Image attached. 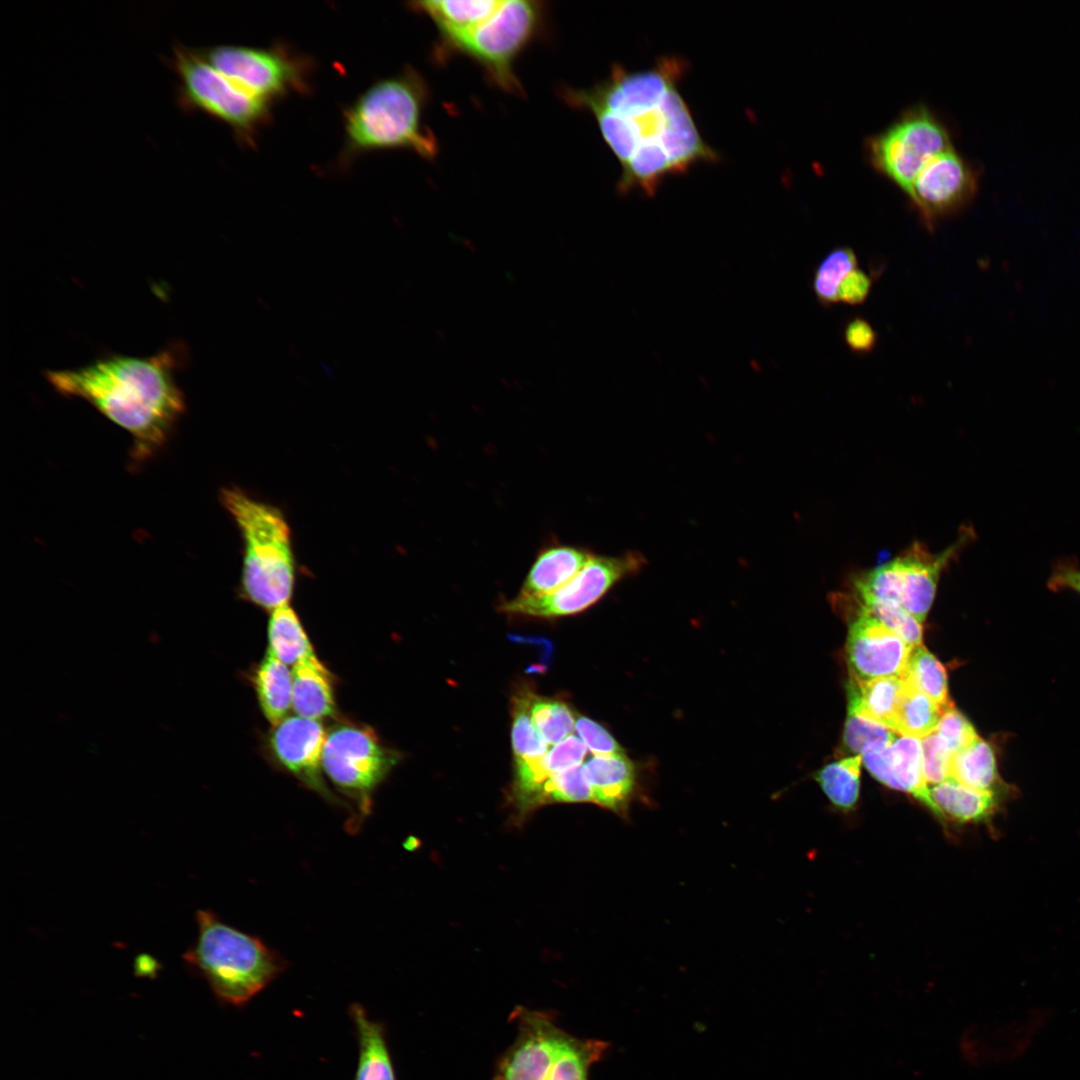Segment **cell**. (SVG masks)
<instances>
[{
    "mask_svg": "<svg viewBox=\"0 0 1080 1080\" xmlns=\"http://www.w3.org/2000/svg\"><path fill=\"white\" fill-rule=\"evenodd\" d=\"M512 1018L517 1037L493 1080H588L590 1067L609 1046L602 1040L572 1036L544 1012L518 1007Z\"/></svg>",
    "mask_w": 1080,
    "mask_h": 1080,
    "instance_id": "obj_8",
    "label": "cell"
},
{
    "mask_svg": "<svg viewBox=\"0 0 1080 1080\" xmlns=\"http://www.w3.org/2000/svg\"><path fill=\"white\" fill-rule=\"evenodd\" d=\"M545 4L533 0H499L495 9L466 31L437 42L434 57L440 62L462 55L478 64L488 80L505 92L521 95L523 88L514 65L542 32Z\"/></svg>",
    "mask_w": 1080,
    "mask_h": 1080,
    "instance_id": "obj_6",
    "label": "cell"
},
{
    "mask_svg": "<svg viewBox=\"0 0 1080 1080\" xmlns=\"http://www.w3.org/2000/svg\"><path fill=\"white\" fill-rule=\"evenodd\" d=\"M1047 588L1055 593L1071 591L1080 595V562L1074 556L1055 560L1047 580Z\"/></svg>",
    "mask_w": 1080,
    "mask_h": 1080,
    "instance_id": "obj_41",
    "label": "cell"
},
{
    "mask_svg": "<svg viewBox=\"0 0 1080 1080\" xmlns=\"http://www.w3.org/2000/svg\"><path fill=\"white\" fill-rule=\"evenodd\" d=\"M843 337L848 348L857 354L871 352L877 343V333L872 325L866 319L858 316L846 323Z\"/></svg>",
    "mask_w": 1080,
    "mask_h": 1080,
    "instance_id": "obj_42",
    "label": "cell"
},
{
    "mask_svg": "<svg viewBox=\"0 0 1080 1080\" xmlns=\"http://www.w3.org/2000/svg\"><path fill=\"white\" fill-rule=\"evenodd\" d=\"M865 146L872 167L903 191L926 164L953 148L948 128L924 105L904 111Z\"/></svg>",
    "mask_w": 1080,
    "mask_h": 1080,
    "instance_id": "obj_12",
    "label": "cell"
},
{
    "mask_svg": "<svg viewBox=\"0 0 1080 1080\" xmlns=\"http://www.w3.org/2000/svg\"><path fill=\"white\" fill-rule=\"evenodd\" d=\"M220 500L243 542L240 595L268 611L289 604L296 560L292 533L284 513L238 487L224 488Z\"/></svg>",
    "mask_w": 1080,
    "mask_h": 1080,
    "instance_id": "obj_4",
    "label": "cell"
},
{
    "mask_svg": "<svg viewBox=\"0 0 1080 1080\" xmlns=\"http://www.w3.org/2000/svg\"><path fill=\"white\" fill-rule=\"evenodd\" d=\"M903 687L904 681L900 676H884L867 681L850 678L847 685L848 713L892 730Z\"/></svg>",
    "mask_w": 1080,
    "mask_h": 1080,
    "instance_id": "obj_26",
    "label": "cell"
},
{
    "mask_svg": "<svg viewBox=\"0 0 1080 1080\" xmlns=\"http://www.w3.org/2000/svg\"><path fill=\"white\" fill-rule=\"evenodd\" d=\"M267 638L268 650L288 666H294L315 653L297 613L290 604L270 612Z\"/></svg>",
    "mask_w": 1080,
    "mask_h": 1080,
    "instance_id": "obj_27",
    "label": "cell"
},
{
    "mask_svg": "<svg viewBox=\"0 0 1080 1080\" xmlns=\"http://www.w3.org/2000/svg\"><path fill=\"white\" fill-rule=\"evenodd\" d=\"M532 692L520 690L512 699V750L514 761L535 760L548 752V744L530 716Z\"/></svg>",
    "mask_w": 1080,
    "mask_h": 1080,
    "instance_id": "obj_31",
    "label": "cell"
},
{
    "mask_svg": "<svg viewBox=\"0 0 1080 1080\" xmlns=\"http://www.w3.org/2000/svg\"><path fill=\"white\" fill-rule=\"evenodd\" d=\"M872 288V277L865 271L855 268L841 282L838 290V302L856 306L863 304Z\"/></svg>",
    "mask_w": 1080,
    "mask_h": 1080,
    "instance_id": "obj_43",
    "label": "cell"
},
{
    "mask_svg": "<svg viewBox=\"0 0 1080 1080\" xmlns=\"http://www.w3.org/2000/svg\"><path fill=\"white\" fill-rule=\"evenodd\" d=\"M646 565L640 552L618 556L594 555L568 583L556 591L539 596L519 595L502 601L503 613L542 619L579 614L602 599L618 582L637 574Z\"/></svg>",
    "mask_w": 1080,
    "mask_h": 1080,
    "instance_id": "obj_13",
    "label": "cell"
},
{
    "mask_svg": "<svg viewBox=\"0 0 1080 1080\" xmlns=\"http://www.w3.org/2000/svg\"><path fill=\"white\" fill-rule=\"evenodd\" d=\"M358 1042V1062L352 1080H396L383 1023L371 1019L357 1003L349 1008Z\"/></svg>",
    "mask_w": 1080,
    "mask_h": 1080,
    "instance_id": "obj_24",
    "label": "cell"
},
{
    "mask_svg": "<svg viewBox=\"0 0 1080 1080\" xmlns=\"http://www.w3.org/2000/svg\"><path fill=\"white\" fill-rule=\"evenodd\" d=\"M595 554L582 546L551 539L537 551L519 595L552 593L573 579Z\"/></svg>",
    "mask_w": 1080,
    "mask_h": 1080,
    "instance_id": "obj_20",
    "label": "cell"
},
{
    "mask_svg": "<svg viewBox=\"0 0 1080 1080\" xmlns=\"http://www.w3.org/2000/svg\"><path fill=\"white\" fill-rule=\"evenodd\" d=\"M575 730L587 749L595 755L624 753L620 744L602 725L586 716L576 718Z\"/></svg>",
    "mask_w": 1080,
    "mask_h": 1080,
    "instance_id": "obj_40",
    "label": "cell"
},
{
    "mask_svg": "<svg viewBox=\"0 0 1080 1080\" xmlns=\"http://www.w3.org/2000/svg\"><path fill=\"white\" fill-rule=\"evenodd\" d=\"M593 803L626 815L636 788V769L624 754L594 755L583 764Z\"/></svg>",
    "mask_w": 1080,
    "mask_h": 1080,
    "instance_id": "obj_21",
    "label": "cell"
},
{
    "mask_svg": "<svg viewBox=\"0 0 1080 1080\" xmlns=\"http://www.w3.org/2000/svg\"><path fill=\"white\" fill-rule=\"evenodd\" d=\"M974 535L971 528H966L952 545L937 554L914 542L896 557L854 575L851 592L859 598L899 604L922 624L942 572Z\"/></svg>",
    "mask_w": 1080,
    "mask_h": 1080,
    "instance_id": "obj_9",
    "label": "cell"
},
{
    "mask_svg": "<svg viewBox=\"0 0 1080 1080\" xmlns=\"http://www.w3.org/2000/svg\"><path fill=\"white\" fill-rule=\"evenodd\" d=\"M185 355L182 344H173L148 357L108 354L44 376L58 393L87 401L130 433L133 457L145 460L164 445L185 410L176 380Z\"/></svg>",
    "mask_w": 1080,
    "mask_h": 1080,
    "instance_id": "obj_2",
    "label": "cell"
},
{
    "mask_svg": "<svg viewBox=\"0 0 1080 1080\" xmlns=\"http://www.w3.org/2000/svg\"><path fill=\"white\" fill-rule=\"evenodd\" d=\"M852 609L846 654L850 678L858 681L901 676L913 646L871 615L851 594H839Z\"/></svg>",
    "mask_w": 1080,
    "mask_h": 1080,
    "instance_id": "obj_15",
    "label": "cell"
},
{
    "mask_svg": "<svg viewBox=\"0 0 1080 1080\" xmlns=\"http://www.w3.org/2000/svg\"><path fill=\"white\" fill-rule=\"evenodd\" d=\"M326 730L322 723L298 715L287 716L268 735L272 759L290 775L330 803L342 805L327 786L322 768Z\"/></svg>",
    "mask_w": 1080,
    "mask_h": 1080,
    "instance_id": "obj_16",
    "label": "cell"
},
{
    "mask_svg": "<svg viewBox=\"0 0 1080 1080\" xmlns=\"http://www.w3.org/2000/svg\"><path fill=\"white\" fill-rule=\"evenodd\" d=\"M1051 1018L1027 1014L975 1027L965 1039L968 1061L979 1066L1017 1062L1033 1048Z\"/></svg>",
    "mask_w": 1080,
    "mask_h": 1080,
    "instance_id": "obj_17",
    "label": "cell"
},
{
    "mask_svg": "<svg viewBox=\"0 0 1080 1080\" xmlns=\"http://www.w3.org/2000/svg\"><path fill=\"white\" fill-rule=\"evenodd\" d=\"M530 716L548 745H556L575 729L576 715L570 706L559 699L532 694Z\"/></svg>",
    "mask_w": 1080,
    "mask_h": 1080,
    "instance_id": "obj_33",
    "label": "cell"
},
{
    "mask_svg": "<svg viewBox=\"0 0 1080 1080\" xmlns=\"http://www.w3.org/2000/svg\"><path fill=\"white\" fill-rule=\"evenodd\" d=\"M399 760V752L385 745L368 725L340 721L326 731L324 775L362 816L368 815L374 792Z\"/></svg>",
    "mask_w": 1080,
    "mask_h": 1080,
    "instance_id": "obj_10",
    "label": "cell"
},
{
    "mask_svg": "<svg viewBox=\"0 0 1080 1080\" xmlns=\"http://www.w3.org/2000/svg\"><path fill=\"white\" fill-rule=\"evenodd\" d=\"M857 268V256L848 246L830 250L816 267L812 289L818 302L830 307L838 302V290L843 279Z\"/></svg>",
    "mask_w": 1080,
    "mask_h": 1080,
    "instance_id": "obj_32",
    "label": "cell"
},
{
    "mask_svg": "<svg viewBox=\"0 0 1080 1080\" xmlns=\"http://www.w3.org/2000/svg\"><path fill=\"white\" fill-rule=\"evenodd\" d=\"M554 802H593L592 789L584 775L583 764L553 774L542 786L534 808Z\"/></svg>",
    "mask_w": 1080,
    "mask_h": 1080,
    "instance_id": "obj_34",
    "label": "cell"
},
{
    "mask_svg": "<svg viewBox=\"0 0 1080 1080\" xmlns=\"http://www.w3.org/2000/svg\"><path fill=\"white\" fill-rule=\"evenodd\" d=\"M256 699L266 720L275 726L292 708V670L267 649L251 673Z\"/></svg>",
    "mask_w": 1080,
    "mask_h": 1080,
    "instance_id": "obj_25",
    "label": "cell"
},
{
    "mask_svg": "<svg viewBox=\"0 0 1080 1080\" xmlns=\"http://www.w3.org/2000/svg\"><path fill=\"white\" fill-rule=\"evenodd\" d=\"M687 59L661 56L648 69L631 71L613 64L609 75L589 88L565 87L571 107L589 112L618 160L617 192L655 196L668 177L686 174L698 164L720 160L702 137L682 96L680 81Z\"/></svg>",
    "mask_w": 1080,
    "mask_h": 1080,
    "instance_id": "obj_1",
    "label": "cell"
},
{
    "mask_svg": "<svg viewBox=\"0 0 1080 1080\" xmlns=\"http://www.w3.org/2000/svg\"><path fill=\"white\" fill-rule=\"evenodd\" d=\"M199 49L215 68L272 104L289 95L311 92L312 59L281 43L269 47L221 44Z\"/></svg>",
    "mask_w": 1080,
    "mask_h": 1080,
    "instance_id": "obj_11",
    "label": "cell"
},
{
    "mask_svg": "<svg viewBox=\"0 0 1080 1080\" xmlns=\"http://www.w3.org/2000/svg\"><path fill=\"white\" fill-rule=\"evenodd\" d=\"M198 935L183 955L222 1002L241 1006L264 990L286 967L280 954L261 939L221 920L214 912H196Z\"/></svg>",
    "mask_w": 1080,
    "mask_h": 1080,
    "instance_id": "obj_5",
    "label": "cell"
},
{
    "mask_svg": "<svg viewBox=\"0 0 1080 1080\" xmlns=\"http://www.w3.org/2000/svg\"><path fill=\"white\" fill-rule=\"evenodd\" d=\"M429 96L426 80L410 66L372 83L343 111L340 166L362 154L388 149L434 159L438 142L423 122Z\"/></svg>",
    "mask_w": 1080,
    "mask_h": 1080,
    "instance_id": "obj_3",
    "label": "cell"
},
{
    "mask_svg": "<svg viewBox=\"0 0 1080 1080\" xmlns=\"http://www.w3.org/2000/svg\"><path fill=\"white\" fill-rule=\"evenodd\" d=\"M900 677L914 685L942 709L952 704L948 696L945 668L922 644L912 647Z\"/></svg>",
    "mask_w": 1080,
    "mask_h": 1080,
    "instance_id": "obj_30",
    "label": "cell"
},
{
    "mask_svg": "<svg viewBox=\"0 0 1080 1080\" xmlns=\"http://www.w3.org/2000/svg\"><path fill=\"white\" fill-rule=\"evenodd\" d=\"M950 778L971 788L1015 798L1017 787L1006 783L998 771L997 754L991 742L978 737L955 753L950 762Z\"/></svg>",
    "mask_w": 1080,
    "mask_h": 1080,
    "instance_id": "obj_23",
    "label": "cell"
},
{
    "mask_svg": "<svg viewBox=\"0 0 1080 1080\" xmlns=\"http://www.w3.org/2000/svg\"><path fill=\"white\" fill-rule=\"evenodd\" d=\"M903 681L892 730L899 736L922 739L936 730L943 709L910 682Z\"/></svg>",
    "mask_w": 1080,
    "mask_h": 1080,
    "instance_id": "obj_28",
    "label": "cell"
},
{
    "mask_svg": "<svg viewBox=\"0 0 1080 1080\" xmlns=\"http://www.w3.org/2000/svg\"><path fill=\"white\" fill-rule=\"evenodd\" d=\"M292 709L300 717L317 721L336 713L332 675L315 653L292 668Z\"/></svg>",
    "mask_w": 1080,
    "mask_h": 1080,
    "instance_id": "obj_22",
    "label": "cell"
},
{
    "mask_svg": "<svg viewBox=\"0 0 1080 1080\" xmlns=\"http://www.w3.org/2000/svg\"><path fill=\"white\" fill-rule=\"evenodd\" d=\"M931 812L953 825H991L1009 798L966 786L953 778L929 787Z\"/></svg>",
    "mask_w": 1080,
    "mask_h": 1080,
    "instance_id": "obj_19",
    "label": "cell"
},
{
    "mask_svg": "<svg viewBox=\"0 0 1080 1080\" xmlns=\"http://www.w3.org/2000/svg\"><path fill=\"white\" fill-rule=\"evenodd\" d=\"M935 732L952 754L979 737L972 723L953 704L943 709Z\"/></svg>",
    "mask_w": 1080,
    "mask_h": 1080,
    "instance_id": "obj_37",
    "label": "cell"
},
{
    "mask_svg": "<svg viewBox=\"0 0 1080 1080\" xmlns=\"http://www.w3.org/2000/svg\"><path fill=\"white\" fill-rule=\"evenodd\" d=\"M166 64L177 78L175 99L185 113H203L228 126L245 145L272 117V103L249 92L215 68L199 48L174 43Z\"/></svg>",
    "mask_w": 1080,
    "mask_h": 1080,
    "instance_id": "obj_7",
    "label": "cell"
},
{
    "mask_svg": "<svg viewBox=\"0 0 1080 1080\" xmlns=\"http://www.w3.org/2000/svg\"><path fill=\"white\" fill-rule=\"evenodd\" d=\"M977 186V171L952 148L926 164L904 192L922 224L933 231L970 203Z\"/></svg>",
    "mask_w": 1080,
    "mask_h": 1080,
    "instance_id": "obj_14",
    "label": "cell"
},
{
    "mask_svg": "<svg viewBox=\"0 0 1080 1080\" xmlns=\"http://www.w3.org/2000/svg\"><path fill=\"white\" fill-rule=\"evenodd\" d=\"M861 755L827 764L814 775L831 804L842 812L855 809L860 795Z\"/></svg>",
    "mask_w": 1080,
    "mask_h": 1080,
    "instance_id": "obj_29",
    "label": "cell"
},
{
    "mask_svg": "<svg viewBox=\"0 0 1080 1080\" xmlns=\"http://www.w3.org/2000/svg\"><path fill=\"white\" fill-rule=\"evenodd\" d=\"M897 734L890 728L866 719L857 714L848 713L844 726L843 744L854 755L889 746Z\"/></svg>",
    "mask_w": 1080,
    "mask_h": 1080,
    "instance_id": "obj_35",
    "label": "cell"
},
{
    "mask_svg": "<svg viewBox=\"0 0 1080 1080\" xmlns=\"http://www.w3.org/2000/svg\"><path fill=\"white\" fill-rule=\"evenodd\" d=\"M862 762L880 783L910 794L931 810L919 739L898 735L889 746L864 753Z\"/></svg>",
    "mask_w": 1080,
    "mask_h": 1080,
    "instance_id": "obj_18",
    "label": "cell"
},
{
    "mask_svg": "<svg viewBox=\"0 0 1080 1080\" xmlns=\"http://www.w3.org/2000/svg\"><path fill=\"white\" fill-rule=\"evenodd\" d=\"M923 772L927 784L935 785L950 778L952 753L934 731L921 739Z\"/></svg>",
    "mask_w": 1080,
    "mask_h": 1080,
    "instance_id": "obj_39",
    "label": "cell"
},
{
    "mask_svg": "<svg viewBox=\"0 0 1080 1080\" xmlns=\"http://www.w3.org/2000/svg\"><path fill=\"white\" fill-rule=\"evenodd\" d=\"M852 595L871 615L899 635L906 643L911 646L922 644V624L902 606L887 601L859 598L853 593Z\"/></svg>",
    "mask_w": 1080,
    "mask_h": 1080,
    "instance_id": "obj_36",
    "label": "cell"
},
{
    "mask_svg": "<svg viewBox=\"0 0 1080 1080\" xmlns=\"http://www.w3.org/2000/svg\"><path fill=\"white\" fill-rule=\"evenodd\" d=\"M584 742L575 735H570L542 756L539 761V769L546 780L553 774L581 765L587 753Z\"/></svg>",
    "mask_w": 1080,
    "mask_h": 1080,
    "instance_id": "obj_38",
    "label": "cell"
}]
</instances>
